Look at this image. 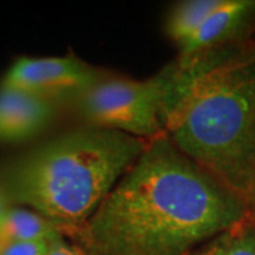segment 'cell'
I'll return each mask as SVG.
<instances>
[{"mask_svg":"<svg viewBox=\"0 0 255 255\" xmlns=\"http://www.w3.org/2000/svg\"><path fill=\"white\" fill-rule=\"evenodd\" d=\"M186 255H255V216L247 217Z\"/></svg>","mask_w":255,"mask_h":255,"instance_id":"30bf717a","label":"cell"},{"mask_svg":"<svg viewBox=\"0 0 255 255\" xmlns=\"http://www.w3.org/2000/svg\"><path fill=\"white\" fill-rule=\"evenodd\" d=\"M255 14L253 0H223L217 9L204 20L199 30L182 46L180 57L190 58L210 51L234 36Z\"/></svg>","mask_w":255,"mask_h":255,"instance_id":"52a82bcc","label":"cell"},{"mask_svg":"<svg viewBox=\"0 0 255 255\" xmlns=\"http://www.w3.org/2000/svg\"><path fill=\"white\" fill-rule=\"evenodd\" d=\"M63 234L36 211L9 209L0 226V246L16 241H53Z\"/></svg>","mask_w":255,"mask_h":255,"instance_id":"ba28073f","label":"cell"},{"mask_svg":"<svg viewBox=\"0 0 255 255\" xmlns=\"http://www.w3.org/2000/svg\"><path fill=\"white\" fill-rule=\"evenodd\" d=\"M47 255H84V253L71 243H67L64 240V236H61L50 241Z\"/></svg>","mask_w":255,"mask_h":255,"instance_id":"7c38bea8","label":"cell"},{"mask_svg":"<svg viewBox=\"0 0 255 255\" xmlns=\"http://www.w3.org/2000/svg\"><path fill=\"white\" fill-rule=\"evenodd\" d=\"M100 73L80 58L20 57L7 70L1 85L53 101L55 97H80L100 81Z\"/></svg>","mask_w":255,"mask_h":255,"instance_id":"5b68a950","label":"cell"},{"mask_svg":"<svg viewBox=\"0 0 255 255\" xmlns=\"http://www.w3.org/2000/svg\"><path fill=\"white\" fill-rule=\"evenodd\" d=\"M221 3L223 0H186L179 3L167 17V36L180 47Z\"/></svg>","mask_w":255,"mask_h":255,"instance_id":"9c48e42d","label":"cell"},{"mask_svg":"<svg viewBox=\"0 0 255 255\" xmlns=\"http://www.w3.org/2000/svg\"><path fill=\"white\" fill-rule=\"evenodd\" d=\"M53 114V101L0 85V143L34 137L50 124Z\"/></svg>","mask_w":255,"mask_h":255,"instance_id":"8992f818","label":"cell"},{"mask_svg":"<svg viewBox=\"0 0 255 255\" xmlns=\"http://www.w3.org/2000/svg\"><path fill=\"white\" fill-rule=\"evenodd\" d=\"M9 201L6 199V196L3 194V191L0 189V226H1V223H3V220L6 217V214H7V211H9Z\"/></svg>","mask_w":255,"mask_h":255,"instance_id":"4fadbf2b","label":"cell"},{"mask_svg":"<svg viewBox=\"0 0 255 255\" xmlns=\"http://www.w3.org/2000/svg\"><path fill=\"white\" fill-rule=\"evenodd\" d=\"M48 241H16L0 246V255H47Z\"/></svg>","mask_w":255,"mask_h":255,"instance_id":"8fae6325","label":"cell"},{"mask_svg":"<svg viewBox=\"0 0 255 255\" xmlns=\"http://www.w3.org/2000/svg\"><path fill=\"white\" fill-rule=\"evenodd\" d=\"M177 74L179 67L173 63L145 81L100 80L78 97V108L87 125L150 140L164 133V117L173 97Z\"/></svg>","mask_w":255,"mask_h":255,"instance_id":"277c9868","label":"cell"},{"mask_svg":"<svg viewBox=\"0 0 255 255\" xmlns=\"http://www.w3.org/2000/svg\"><path fill=\"white\" fill-rule=\"evenodd\" d=\"M253 216L166 132L82 224L63 236L84 255H186Z\"/></svg>","mask_w":255,"mask_h":255,"instance_id":"6da1fadb","label":"cell"},{"mask_svg":"<svg viewBox=\"0 0 255 255\" xmlns=\"http://www.w3.org/2000/svg\"><path fill=\"white\" fill-rule=\"evenodd\" d=\"M146 142L107 128H75L7 164L0 189L9 203L33 209L64 234L91 216Z\"/></svg>","mask_w":255,"mask_h":255,"instance_id":"3957f363","label":"cell"},{"mask_svg":"<svg viewBox=\"0 0 255 255\" xmlns=\"http://www.w3.org/2000/svg\"><path fill=\"white\" fill-rule=\"evenodd\" d=\"M193 63L164 132L255 216V58Z\"/></svg>","mask_w":255,"mask_h":255,"instance_id":"7a4b0ae2","label":"cell"}]
</instances>
